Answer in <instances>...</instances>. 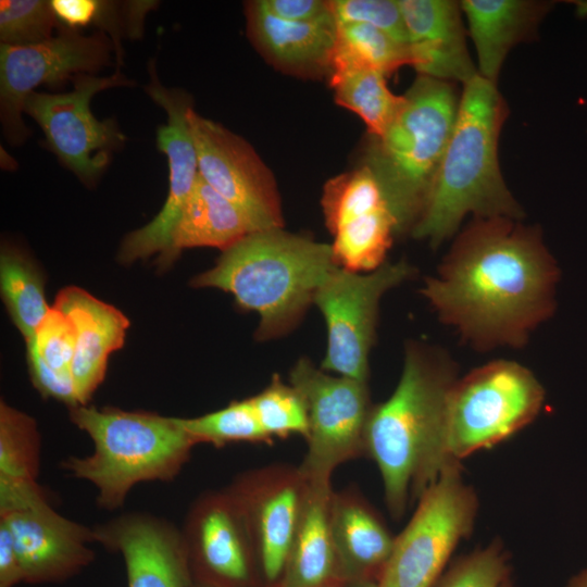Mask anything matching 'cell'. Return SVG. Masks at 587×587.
Wrapping results in <instances>:
<instances>
[{
	"mask_svg": "<svg viewBox=\"0 0 587 587\" xmlns=\"http://www.w3.org/2000/svg\"><path fill=\"white\" fill-rule=\"evenodd\" d=\"M24 582L18 557L11 535L0 523V587H13Z\"/></svg>",
	"mask_w": 587,
	"mask_h": 587,
	"instance_id": "41",
	"label": "cell"
},
{
	"mask_svg": "<svg viewBox=\"0 0 587 587\" xmlns=\"http://www.w3.org/2000/svg\"><path fill=\"white\" fill-rule=\"evenodd\" d=\"M474 42L478 74L495 84L512 47L529 39L550 3L525 0H464L460 2Z\"/></svg>",
	"mask_w": 587,
	"mask_h": 587,
	"instance_id": "21",
	"label": "cell"
},
{
	"mask_svg": "<svg viewBox=\"0 0 587 587\" xmlns=\"http://www.w3.org/2000/svg\"><path fill=\"white\" fill-rule=\"evenodd\" d=\"M413 67L420 75L466 84L476 75L464 37L460 2L399 0Z\"/></svg>",
	"mask_w": 587,
	"mask_h": 587,
	"instance_id": "17",
	"label": "cell"
},
{
	"mask_svg": "<svg viewBox=\"0 0 587 587\" xmlns=\"http://www.w3.org/2000/svg\"><path fill=\"white\" fill-rule=\"evenodd\" d=\"M330 530L338 584L372 580L380 575L395 539L363 504L333 495Z\"/></svg>",
	"mask_w": 587,
	"mask_h": 587,
	"instance_id": "23",
	"label": "cell"
},
{
	"mask_svg": "<svg viewBox=\"0 0 587 587\" xmlns=\"http://www.w3.org/2000/svg\"><path fill=\"white\" fill-rule=\"evenodd\" d=\"M403 65L413 66L410 48L387 33L367 24H337L330 71L335 67L359 66L387 75Z\"/></svg>",
	"mask_w": 587,
	"mask_h": 587,
	"instance_id": "29",
	"label": "cell"
},
{
	"mask_svg": "<svg viewBox=\"0 0 587 587\" xmlns=\"http://www.w3.org/2000/svg\"><path fill=\"white\" fill-rule=\"evenodd\" d=\"M60 23L50 1L5 0L0 2L1 45L30 46L52 38Z\"/></svg>",
	"mask_w": 587,
	"mask_h": 587,
	"instance_id": "33",
	"label": "cell"
},
{
	"mask_svg": "<svg viewBox=\"0 0 587 587\" xmlns=\"http://www.w3.org/2000/svg\"><path fill=\"white\" fill-rule=\"evenodd\" d=\"M70 416L89 435L95 449L88 457L67 458L62 467L91 483L98 505L107 510L121 508L141 482L173 479L197 445L180 417L86 404L70 408Z\"/></svg>",
	"mask_w": 587,
	"mask_h": 587,
	"instance_id": "5",
	"label": "cell"
},
{
	"mask_svg": "<svg viewBox=\"0 0 587 587\" xmlns=\"http://www.w3.org/2000/svg\"><path fill=\"white\" fill-rule=\"evenodd\" d=\"M52 10L59 23L76 29L93 23L100 1L97 0H52Z\"/></svg>",
	"mask_w": 587,
	"mask_h": 587,
	"instance_id": "40",
	"label": "cell"
},
{
	"mask_svg": "<svg viewBox=\"0 0 587 587\" xmlns=\"http://www.w3.org/2000/svg\"><path fill=\"white\" fill-rule=\"evenodd\" d=\"M451 364L420 345H409L399 383L383 403L372 407L364 450L376 462L392 513L400 515L409 492L421 496L449 465L444 449Z\"/></svg>",
	"mask_w": 587,
	"mask_h": 587,
	"instance_id": "2",
	"label": "cell"
},
{
	"mask_svg": "<svg viewBox=\"0 0 587 587\" xmlns=\"http://www.w3.org/2000/svg\"><path fill=\"white\" fill-rule=\"evenodd\" d=\"M544 398L536 376L514 361H492L454 380L446 402L448 462L511 437L537 416Z\"/></svg>",
	"mask_w": 587,
	"mask_h": 587,
	"instance_id": "7",
	"label": "cell"
},
{
	"mask_svg": "<svg viewBox=\"0 0 587 587\" xmlns=\"http://www.w3.org/2000/svg\"><path fill=\"white\" fill-rule=\"evenodd\" d=\"M49 502L43 489L33 479L0 477V515Z\"/></svg>",
	"mask_w": 587,
	"mask_h": 587,
	"instance_id": "38",
	"label": "cell"
},
{
	"mask_svg": "<svg viewBox=\"0 0 587 587\" xmlns=\"http://www.w3.org/2000/svg\"><path fill=\"white\" fill-rule=\"evenodd\" d=\"M329 7L337 24H367L409 47L408 33L398 1L333 0L329 1Z\"/></svg>",
	"mask_w": 587,
	"mask_h": 587,
	"instance_id": "36",
	"label": "cell"
},
{
	"mask_svg": "<svg viewBox=\"0 0 587 587\" xmlns=\"http://www.w3.org/2000/svg\"><path fill=\"white\" fill-rule=\"evenodd\" d=\"M0 284L11 319L28 341L50 310L42 276L30 258L15 247L4 246L0 257Z\"/></svg>",
	"mask_w": 587,
	"mask_h": 587,
	"instance_id": "28",
	"label": "cell"
},
{
	"mask_svg": "<svg viewBox=\"0 0 587 587\" xmlns=\"http://www.w3.org/2000/svg\"><path fill=\"white\" fill-rule=\"evenodd\" d=\"M40 467V436L35 420L0 403V477L36 480Z\"/></svg>",
	"mask_w": 587,
	"mask_h": 587,
	"instance_id": "30",
	"label": "cell"
},
{
	"mask_svg": "<svg viewBox=\"0 0 587 587\" xmlns=\"http://www.w3.org/2000/svg\"><path fill=\"white\" fill-rule=\"evenodd\" d=\"M338 267L332 245L279 227L247 235L191 285L232 294L239 308L259 314L255 338L270 340L299 323Z\"/></svg>",
	"mask_w": 587,
	"mask_h": 587,
	"instance_id": "4",
	"label": "cell"
},
{
	"mask_svg": "<svg viewBox=\"0 0 587 587\" xmlns=\"http://www.w3.org/2000/svg\"><path fill=\"white\" fill-rule=\"evenodd\" d=\"M243 522L234 497L209 498L189 517L183 535L185 547L191 548L202 564L221 579L245 582L249 567Z\"/></svg>",
	"mask_w": 587,
	"mask_h": 587,
	"instance_id": "22",
	"label": "cell"
},
{
	"mask_svg": "<svg viewBox=\"0 0 587 587\" xmlns=\"http://www.w3.org/2000/svg\"><path fill=\"white\" fill-rule=\"evenodd\" d=\"M93 533L96 542L123 555L128 587H189L184 538L171 523L128 513L98 525Z\"/></svg>",
	"mask_w": 587,
	"mask_h": 587,
	"instance_id": "16",
	"label": "cell"
},
{
	"mask_svg": "<svg viewBox=\"0 0 587 587\" xmlns=\"http://www.w3.org/2000/svg\"><path fill=\"white\" fill-rule=\"evenodd\" d=\"M300 477V476H299ZM303 480L262 497L255 508V528L263 572L268 580L283 575L301 505Z\"/></svg>",
	"mask_w": 587,
	"mask_h": 587,
	"instance_id": "27",
	"label": "cell"
},
{
	"mask_svg": "<svg viewBox=\"0 0 587 587\" xmlns=\"http://www.w3.org/2000/svg\"><path fill=\"white\" fill-rule=\"evenodd\" d=\"M290 385L308 407V452L299 476L329 482L332 472L364 450L365 425L372 409L366 382L333 376L301 358L289 374Z\"/></svg>",
	"mask_w": 587,
	"mask_h": 587,
	"instance_id": "9",
	"label": "cell"
},
{
	"mask_svg": "<svg viewBox=\"0 0 587 587\" xmlns=\"http://www.w3.org/2000/svg\"><path fill=\"white\" fill-rule=\"evenodd\" d=\"M399 115L373 138L366 162L396 221V234L420 218L457 120L459 102L450 82L420 75L405 92Z\"/></svg>",
	"mask_w": 587,
	"mask_h": 587,
	"instance_id": "6",
	"label": "cell"
},
{
	"mask_svg": "<svg viewBox=\"0 0 587 587\" xmlns=\"http://www.w3.org/2000/svg\"><path fill=\"white\" fill-rule=\"evenodd\" d=\"M26 344L27 353L35 355L55 372L72 375L76 329L64 312L54 307L50 308L34 337Z\"/></svg>",
	"mask_w": 587,
	"mask_h": 587,
	"instance_id": "35",
	"label": "cell"
},
{
	"mask_svg": "<svg viewBox=\"0 0 587 587\" xmlns=\"http://www.w3.org/2000/svg\"><path fill=\"white\" fill-rule=\"evenodd\" d=\"M187 122L201 177L243 213L254 232L284 227L274 175L254 149L192 107Z\"/></svg>",
	"mask_w": 587,
	"mask_h": 587,
	"instance_id": "13",
	"label": "cell"
},
{
	"mask_svg": "<svg viewBox=\"0 0 587 587\" xmlns=\"http://www.w3.org/2000/svg\"><path fill=\"white\" fill-rule=\"evenodd\" d=\"M332 498L329 482L303 480L298 523L280 587L338 584L330 530Z\"/></svg>",
	"mask_w": 587,
	"mask_h": 587,
	"instance_id": "20",
	"label": "cell"
},
{
	"mask_svg": "<svg viewBox=\"0 0 587 587\" xmlns=\"http://www.w3.org/2000/svg\"><path fill=\"white\" fill-rule=\"evenodd\" d=\"M186 432L199 442L221 447L235 441H263L270 437L263 430L251 398L234 401L227 407L191 419H182Z\"/></svg>",
	"mask_w": 587,
	"mask_h": 587,
	"instance_id": "31",
	"label": "cell"
},
{
	"mask_svg": "<svg viewBox=\"0 0 587 587\" xmlns=\"http://www.w3.org/2000/svg\"><path fill=\"white\" fill-rule=\"evenodd\" d=\"M327 587H379L377 583L373 580L349 583V584H335Z\"/></svg>",
	"mask_w": 587,
	"mask_h": 587,
	"instance_id": "43",
	"label": "cell"
},
{
	"mask_svg": "<svg viewBox=\"0 0 587 587\" xmlns=\"http://www.w3.org/2000/svg\"><path fill=\"white\" fill-rule=\"evenodd\" d=\"M332 249L340 267L352 272H372L385 263L396 234V221L388 208L355 212L330 230Z\"/></svg>",
	"mask_w": 587,
	"mask_h": 587,
	"instance_id": "26",
	"label": "cell"
},
{
	"mask_svg": "<svg viewBox=\"0 0 587 587\" xmlns=\"http://www.w3.org/2000/svg\"><path fill=\"white\" fill-rule=\"evenodd\" d=\"M148 67L150 82L146 91L167 114L166 124L158 129L157 142L167 157L168 193L161 211L151 222L126 235L117 258L128 264L159 253L160 265H168L173 234L197 183L199 164L187 122V112L191 107L187 96L163 86L153 63Z\"/></svg>",
	"mask_w": 587,
	"mask_h": 587,
	"instance_id": "14",
	"label": "cell"
},
{
	"mask_svg": "<svg viewBox=\"0 0 587 587\" xmlns=\"http://www.w3.org/2000/svg\"><path fill=\"white\" fill-rule=\"evenodd\" d=\"M436 587H514L501 547L492 544L457 560Z\"/></svg>",
	"mask_w": 587,
	"mask_h": 587,
	"instance_id": "34",
	"label": "cell"
},
{
	"mask_svg": "<svg viewBox=\"0 0 587 587\" xmlns=\"http://www.w3.org/2000/svg\"><path fill=\"white\" fill-rule=\"evenodd\" d=\"M76 329L72 375L80 405H85L104 378L110 354L124 345L128 319L113 305L86 290L70 286L55 297Z\"/></svg>",
	"mask_w": 587,
	"mask_h": 587,
	"instance_id": "18",
	"label": "cell"
},
{
	"mask_svg": "<svg viewBox=\"0 0 587 587\" xmlns=\"http://www.w3.org/2000/svg\"><path fill=\"white\" fill-rule=\"evenodd\" d=\"M195 587H224L222 585H218V584H213V583H209V582H204V583H201Z\"/></svg>",
	"mask_w": 587,
	"mask_h": 587,
	"instance_id": "45",
	"label": "cell"
},
{
	"mask_svg": "<svg viewBox=\"0 0 587 587\" xmlns=\"http://www.w3.org/2000/svg\"><path fill=\"white\" fill-rule=\"evenodd\" d=\"M558 277L536 229L513 218H477L422 294L476 347H514L553 311Z\"/></svg>",
	"mask_w": 587,
	"mask_h": 587,
	"instance_id": "1",
	"label": "cell"
},
{
	"mask_svg": "<svg viewBox=\"0 0 587 587\" xmlns=\"http://www.w3.org/2000/svg\"><path fill=\"white\" fill-rule=\"evenodd\" d=\"M251 401L268 437L299 434L308 438L309 416L305 400L294 386L283 383L277 374L273 375L265 389L251 397Z\"/></svg>",
	"mask_w": 587,
	"mask_h": 587,
	"instance_id": "32",
	"label": "cell"
},
{
	"mask_svg": "<svg viewBox=\"0 0 587 587\" xmlns=\"http://www.w3.org/2000/svg\"><path fill=\"white\" fill-rule=\"evenodd\" d=\"M0 523L11 535L26 583L66 579L95 557L88 546L96 542L93 528L62 516L50 502L1 514Z\"/></svg>",
	"mask_w": 587,
	"mask_h": 587,
	"instance_id": "15",
	"label": "cell"
},
{
	"mask_svg": "<svg viewBox=\"0 0 587 587\" xmlns=\"http://www.w3.org/2000/svg\"><path fill=\"white\" fill-rule=\"evenodd\" d=\"M157 3L155 1H127L123 3L100 1L93 24L100 27L101 32L109 33L120 62L122 60V34L126 33L132 38L140 37L143 32L145 17Z\"/></svg>",
	"mask_w": 587,
	"mask_h": 587,
	"instance_id": "37",
	"label": "cell"
},
{
	"mask_svg": "<svg viewBox=\"0 0 587 587\" xmlns=\"http://www.w3.org/2000/svg\"><path fill=\"white\" fill-rule=\"evenodd\" d=\"M571 2L575 5L576 13L579 16H587V0H575Z\"/></svg>",
	"mask_w": 587,
	"mask_h": 587,
	"instance_id": "44",
	"label": "cell"
},
{
	"mask_svg": "<svg viewBox=\"0 0 587 587\" xmlns=\"http://www.w3.org/2000/svg\"><path fill=\"white\" fill-rule=\"evenodd\" d=\"M255 3L265 12L288 22H315L333 15L329 1L258 0Z\"/></svg>",
	"mask_w": 587,
	"mask_h": 587,
	"instance_id": "39",
	"label": "cell"
},
{
	"mask_svg": "<svg viewBox=\"0 0 587 587\" xmlns=\"http://www.w3.org/2000/svg\"><path fill=\"white\" fill-rule=\"evenodd\" d=\"M508 108L495 84L479 74L464 84L457 120L424 210L411 233L437 247L464 216L521 218L504 184L498 139Z\"/></svg>",
	"mask_w": 587,
	"mask_h": 587,
	"instance_id": "3",
	"label": "cell"
},
{
	"mask_svg": "<svg viewBox=\"0 0 587 587\" xmlns=\"http://www.w3.org/2000/svg\"><path fill=\"white\" fill-rule=\"evenodd\" d=\"M565 587H587V567L573 576Z\"/></svg>",
	"mask_w": 587,
	"mask_h": 587,
	"instance_id": "42",
	"label": "cell"
},
{
	"mask_svg": "<svg viewBox=\"0 0 587 587\" xmlns=\"http://www.w3.org/2000/svg\"><path fill=\"white\" fill-rule=\"evenodd\" d=\"M420 497L413 517L394 541L379 587H434L452 551L472 529L477 499L459 463L447 466Z\"/></svg>",
	"mask_w": 587,
	"mask_h": 587,
	"instance_id": "8",
	"label": "cell"
},
{
	"mask_svg": "<svg viewBox=\"0 0 587 587\" xmlns=\"http://www.w3.org/2000/svg\"><path fill=\"white\" fill-rule=\"evenodd\" d=\"M51 39L30 46L1 45L0 118L7 140L23 143L30 130L22 112L26 98L40 85L57 87L78 74H91L110 63L114 43L103 32L84 36L60 24Z\"/></svg>",
	"mask_w": 587,
	"mask_h": 587,
	"instance_id": "12",
	"label": "cell"
},
{
	"mask_svg": "<svg viewBox=\"0 0 587 587\" xmlns=\"http://www.w3.org/2000/svg\"><path fill=\"white\" fill-rule=\"evenodd\" d=\"M248 34L257 49L278 68L299 75L330 73L337 36L334 15L297 23L278 18L255 1L247 4Z\"/></svg>",
	"mask_w": 587,
	"mask_h": 587,
	"instance_id": "19",
	"label": "cell"
},
{
	"mask_svg": "<svg viewBox=\"0 0 587 587\" xmlns=\"http://www.w3.org/2000/svg\"><path fill=\"white\" fill-rule=\"evenodd\" d=\"M414 273L405 261L385 262L372 272L338 267L319 288L313 303L323 314L327 346L321 369L361 382L369 376V354L375 337L383 295Z\"/></svg>",
	"mask_w": 587,
	"mask_h": 587,
	"instance_id": "10",
	"label": "cell"
},
{
	"mask_svg": "<svg viewBox=\"0 0 587 587\" xmlns=\"http://www.w3.org/2000/svg\"><path fill=\"white\" fill-rule=\"evenodd\" d=\"M65 93L32 92L24 112L41 127L46 145L82 182L93 184L108 167L111 152L125 141L113 118L98 120L90 110L92 97L108 88L132 85L121 72L98 77L78 74Z\"/></svg>",
	"mask_w": 587,
	"mask_h": 587,
	"instance_id": "11",
	"label": "cell"
},
{
	"mask_svg": "<svg viewBox=\"0 0 587 587\" xmlns=\"http://www.w3.org/2000/svg\"><path fill=\"white\" fill-rule=\"evenodd\" d=\"M253 232L243 213L199 174L174 230L168 264L184 249L215 247L224 251Z\"/></svg>",
	"mask_w": 587,
	"mask_h": 587,
	"instance_id": "24",
	"label": "cell"
},
{
	"mask_svg": "<svg viewBox=\"0 0 587 587\" xmlns=\"http://www.w3.org/2000/svg\"><path fill=\"white\" fill-rule=\"evenodd\" d=\"M385 76L359 66L335 67L329 74L335 101L358 114L373 138L386 133L405 103L404 95L390 91Z\"/></svg>",
	"mask_w": 587,
	"mask_h": 587,
	"instance_id": "25",
	"label": "cell"
}]
</instances>
